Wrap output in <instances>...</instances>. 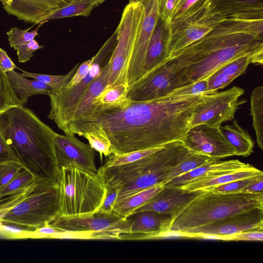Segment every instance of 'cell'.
<instances>
[{
    "label": "cell",
    "mask_w": 263,
    "mask_h": 263,
    "mask_svg": "<svg viewBox=\"0 0 263 263\" xmlns=\"http://www.w3.org/2000/svg\"><path fill=\"white\" fill-rule=\"evenodd\" d=\"M212 94L166 96L119 106L93 104L88 115L68 126L65 134L92 133L107 139L111 154H121L182 141L195 107Z\"/></svg>",
    "instance_id": "1"
},
{
    "label": "cell",
    "mask_w": 263,
    "mask_h": 263,
    "mask_svg": "<svg viewBox=\"0 0 263 263\" xmlns=\"http://www.w3.org/2000/svg\"><path fill=\"white\" fill-rule=\"evenodd\" d=\"M263 53V18L228 17L203 36L181 49L172 59L187 85L208 79L239 57Z\"/></svg>",
    "instance_id": "2"
},
{
    "label": "cell",
    "mask_w": 263,
    "mask_h": 263,
    "mask_svg": "<svg viewBox=\"0 0 263 263\" xmlns=\"http://www.w3.org/2000/svg\"><path fill=\"white\" fill-rule=\"evenodd\" d=\"M0 130L16 161L35 178L57 182L55 133L23 105L0 114Z\"/></svg>",
    "instance_id": "3"
},
{
    "label": "cell",
    "mask_w": 263,
    "mask_h": 263,
    "mask_svg": "<svg viewBox=\"0 0 263 263\" xmlns=\"http://www.w3.org/2000/svg\"><path fill=\"white\" fill-rule=\"evenodd\" d=\"M189 151L181 141L172 142L135 161L110 167L102 165L97 174L106 190H118L115 206L137 192L162 184L170 169Z\"/></svg>",
    "instance_id": "4"
},
{
    "label": "cell",
    "mask_w": 263,
    "mask_h": 263,
    "mask_svg": "<svg viewBox=\"0 0 263 263\" xmlns=\"http://www.w3.org/2000/svg\"><path fill=\"white\" fill-rule=\"evenodd\" d=\"M59 216L57 183L35 178L20 191L0 200V221L35 229Z\"/></svg>",
    "instance_id": "5"
},
{
    "label": "cell",
    "mask_w": 263,
    "mask_h": 263,
    "mask_svg": "<svg viewBox=\"0 0 263 263\" xmlns=\"http://www.w3.org/2000/svg\"><path fill=\"white\" fill-rule=\"evenodd\" d=\"M256 208H263V192L203 191L173 218L166 237Z\"/></svg>",
    "instance_id": "6"
},
{
    "label": "cell",
    "mask_w": 263,
    "mask_h": 263,
    "mask_svg": "<svg viewBox=\"0 0 263 263\" xmlns=\"http://www.w3.org/2000/svg\"><path fill=\"white\" fill-rule=\"evenodd\" d=\"M59 216H72L96 212L105 196V185L97 173L74 167L58 170Z\"/></svg>",
    "instance_id": "7"
},
{
    "label": "cell",
    "mask_w": 263,
    "mask_h": 263,
    "mask_svg": "<svg viewBox=\"0 0 263 263\" xmlns=\"http://www.w3.org/2000/svg\"><path fill=\"white\" fill-rule=\"evenodd\" d=\"M117 33L114 34L93 56V61L87 75L78 84L50 93L51 109L48 118L65 132L71 116L84 91L93 80L100 74L103 67L109 61L117 43Z\"/></svg>",
    "instance_id": "8"
},
{
    "label": "cell",
    "mask_w": 263,
    "mask_h": 263,
    "mask_svg": "<svg viewBox=\"0 0 263 263\" xmlns=\"http://www.w3.org/2000/svg\"><path fill=\"white\" fill-rule=\"evenodd\" d=\"M144 10L141 2L128 3L123 10L116 29L117 43L109 59L107 87L121 84L127 86V70Z\"/></svg>",
    "instance_id": "9"
},
{
    "label": "cell",
    "mask_w": 263,
    "mask_h": 263,
    "mask_svg": "<svg viewBox=\"0 0 263 263\" xmlns=\"http://www.w3.org/2000/svg\"><path fill=\"white\" fill-rule=\"evenodd\" d=\"M225 18L211 10L209 0L194 12L165 25L168 60L203 36Z\"/></svg>",
    "instance_id": "10"
},
{
    "label": "cell",
    "mask_w": 263,
    "mask_h": 263,
    "mask_svg": "<svg viewBox=\"0 0 263 263\" xmlns=\"http://www.w3.org/2000/svg\"><path fill=\"white\" fill-rule=\"evenodd\" d=\"M186 85L172 59H168L146 77L128 87L127 98L133 101H147L167 96Z\"/></svg>",
    "instance_id": "11"
},
{
    "label": "cell",
    "mask_w": 263,
    "mask_h": 263,
    "mask_svg": "<svg viewBox=\"0 0 263 263\" xmlns=\"http://www.w3.org/2000/svg\"><path fill=\"white\" fill-rule=\"evenodd\" d=\"M51 224L63 229L75 231H89L99 234L103 239H119L121 234L129 233L127 218L112 212H98L72 216H58Z\"/></svg>",
    "instance_id": "12"
},
{
    "label": "cell",
    "mask_w": 263,
    "mask_h": 263,
    "mask_svg": "<svg viewBox=\"0 0 263 263\" xmlns=\"http://www.w3.org/2000/svg\"><path fill=\"white\" fill-rule=\"evenodd\" d=\"M244 92L242 88L233 86L212 94L195 107L191 127L201 124L220 127L222 123L232 120L238 107L246 102L239 100Z\"/></svg>",
    "instance_id": "13"
},
{
    "label": "cell",
    "mask_w": 263,
    "mask_h": 263,
    "mask_svg": "<svg viewBox=\"0 0 263 263\" xmlns=\"http://www.w3.org/2000/svg\"><path fill=\"white\" fill-rule=\"evenodd\" d=\"M263 228V208H256L224 218L177 235L186 238H222L244 231Z\"/></svg>",
    "instance_id": "14"
},
{
    "label": "cell",
    "mask_w": 263,
    "mask_h": 263,
    "mask_svg": "<svg viewBox=\"0 0 263 263\" xmlns=\"http://www.w3.org/2000/svg\"><path fill=\"white\" fill-rule=\"evenodd\" d=\"M182 142L189 150L217 160L235 155L220 127L205 124L192 126Z\"/></svg>",
    "instance_id": "15"
},
{
    "label": "cell",
    "mask_w": 263,
    "mask_h": 263,
    "mask_svg": "<svg viewBox=\"0 0 263 263\" xmlns=\"http://www.w3.org/2000/svg\"><path fill=\"white\" fill-rule=\"evenodd\" d=\"M144 14L137 34L127 73L128 87L141 78L147 49L157 22L158 0H142Z\"/></svg>",
    "instance_id": "16"
},
{
    "label": "cell",
    "mask_w": 263,
    "mask_h": 263,
    "mask_svg": "<svg viewBox=\"0 0 263 263\" xmlns=\"http://www.w3.org/2000/svg\"><path fill=\"white\" fill-rule=\"evenodd\" d=\"M53 143L57 166L74 167L97 173L95 150L89 144L78 140L72 133L54 136Z\"/></svg>",
    "instance_id": "17"
},
{
    "label": "cell",
    "mask_w": 263,
    "mask_h": 263,
    "mask_svg": "<svg viewBox=\"0 0 263 263\" xmlns=\"http://www.w3.org/2000/svg\"><path fill=\"white\" fill-rule=\"evenodd\" d=\"M129 233L121 234L119 240L157 239L166 237L173 221L171 215L152 211L133 213L126 217Z\"/></svg>",
    "instance_id": "18"
},
{
    "label": "cell",
    "mask_w": 263,
    "mask_h": 263,
    "mask_svg": "<svg viewBox=\"0 0 263 263\" xmlns=\"http://www.w3.org/2000/svg\"><path fill=\"white\" fill-rule=\"evenodd\" d=\"M203 192L202 190L188 191L180 187L163 186L162 189L154 197L132 214L152 211L170 214L174 218Z\"/></svg>",
    "instance_id": "19"
},
{
    "label": "cell",
    "mask_w": 263,
    "mask_h": 263,
    "mask_svg": "<svg viewBox=\"0 0 263 263\" xmlns=\"http://www.w3.org/2000/svg\"><path fill=\"white\" fill-rule=\"evenodd\" d=\"M72 1L12 0L11 4L5 9L18 20L42 24L48 16Z\"/></svg>",
    "instance_id": "20"
},
{
    "label": "cell",
    "mask_w": 263,
    "mask_h": 263,
    "mask_svg": "<svg viewBox=\"0 0 263 263\" xmlns=\"http://www.w3.org/2000/svg\"><path fill=\"white\" fill-rule=\"evenodd\" d=\"M263 53L249 54L236 58L215 70L208 78L207 92L213 94L227 86L243 73L251 63L262 64Z\"/></svg>",
    "instance_id": "21"
},
{
    "label": "cell",
    "mask_w": 263,
    "mask_h": 263,
    "mask_svg": "<svg viewBox=\"0 0 263 263\" xmlns=\"http://www.w3.org/2000/svg\"><path fill=\"white\" fill-rule=\"evenodd\" d=\"M253 166L238 160H214L204 164L186 173L178 176L163 186L180 187L190 181L200 177H211L246 170Z\"/></svg>",
    "instance_id": "22"
},
{
    "label": "cell",
    "mask_w": 263,
    "mask_h": 263,
    "mask_svg": "<svg viewBox=\"0 0 263 263\" xmlns=\"http://www.w3.org/2000/svg\"><path fill=\"white\" fill-rule=\"evenodd\" d=\"M210 6L224 17L263 18V0H210Z\"/></svg>",
    "instance_id": "23"
},
{
    "label": "cell",
    "mask_w": 263,
    "mask_h": 263,
    "mask_svg": "<svg viewBox=\"0 0 263 263\" xmlns=\"http://www.w3.org/2000/svg\"><path fill=\"white\" fill-rule=\"evenodd\" d=\"M167 41L165 25L159 18L148 44L143 73L139 80L167 61Z\"/></svg>",
    "instance_id": "24"
},
{
    "label": "cell",
    "mask_w": 263,
    "mask_h": 263,
    "mask_svg": "<svg viewBox=\"0 0 263 263\" xmlns=\"http://www.w3.org/2000/svg\"><path fill=\"white\" fill-rule=\"evenodd\" d=\"M109 61L103 67L99 76L91 82L86 88L74 108L67 126L71 122L85 118L93 106V101L108 84Z\"/></svg>",
    "instance_id": "25"
},
{
    "label": "cell",
    "mask_w": 263,
    "mask_h": 263,
    "mask_svg": "<svg viewBox=\"0 0 263 263\" xmlns=\"http://www.w3.org/2000/svg\"><path fill=\"white\" fill-rule=\"evenodd\" d=\"M261 174H263L261 171L253 166L250 168L237 172L215 176L198 178L183 185L180 187L188 191H208L214 187L236 180Z\"/></svg>",
    "instance_id": "26"
},
{
    "label": "cell",
    "mask_w": 263,
    "mask_h": 263,
    "mask_svg": "<svg viewBox=\"0 0 263 263\" xmlns=\"http://www.w3.org/2000/svg\"><path fill=\"white\" fill-rule=\"evenodd\" d=\"M7 75L10 85L23 105L27 102L31 96L37 94L49 96L54 92V89L49 85L33 79L32 80L27 79L22 73L14 70L7 73Z\"/></svg>",
    "instance_id": "27"
},
{
    "label": "cell",
    "mask_w": 263,
    "mask_h": 263,
    "mask_svg": "<svg viewBox=\"0 0 263 263\" xmlns=\"http://www.w3.org/2000/svg\"><path fill=\"white\" fill-rule=\"evenodd\" d=\"M220 128L234 149L235 155L246 157L253 153L254 141L248 132L239 125L236 120L231 125L220 126Z\"/></svg>",
    "instance_id": "28"
},
{
    "label": "cell",
    "mask_w": 263,
    "mask_h": 263,
    "mask_svg": "<svg viewBox=\"0 0 263 263\" xmlns=\"http://www.w3.org/2000/svg\"><path fill=\"white\" fill-rule=\"evenodd\" d=\"M162 188L161 184H158L137 192L115 205L113 212L126 218L134 211L149 201Z\"/></svg>",
    "instance_id": "29"
},
{
    "label": "cell",
    "mask_w": 263,
    "mask_h": 263,
    "mask_svg": "<svg viewBox=\"0 0 263 263\" xmlns=\"http://www.w3.org/2000/svg\"><path fill=\"white\" fill-rule=\"evenodd\" d=\"M104 0H73L48 16L44 22L61 18L75 16H87L91 11Z\"/></svg>",
    "instance_id": "30"
},
{
    "label": "cell",
    "mask_w": 263,
    "mask_h": 263,
    "mask_svg": "<svg viewBox=\"0 0 263 263\" xmlns=\"http://www.w3.org/2000/svg\"><path fill=\"white\" fill-rule=\"evenodd\" d=\"M214 160H217L189 150L180 161L170 169L161 185L163 186L172 179Z\"/></svg>",
    "instance_id": "31"
},
{
    "label": "cell",
    "mask_w": 263,
    "mask_h": 263,
    "mask_svg": "<svg viewBox=\"0 0 263 263\" xmlns=\"http://www.w3.org/2000/svg\"><path fill=\"white\" fill-rule=\"evenodd\" d=\"M251 112L253 126L255 131L258 146L263 149V87L255 88L251 97Z\"/></svg>",
    "instance_id": "32"
},
{
    "label": "cell",
    "mask_w": 263,
    "mask_h": 263,
    "mask_svg": "<svg viewBox=\"0 0 263 263\" xmlns=\"http://www.w3.org/2000/svg\"><path fill=\"white\" fill-rule=\"evenodd\" d=\"M128 86L125 84H118L112 87H106L95 98L93 104L104 107L119 106L128 102L127 98Z\"/></svg>",
    "instance_id": "33"
},
{
    "label": "cell",
    "mask_w": 263,
    "mask_h": 263,
    "mask_svg": "<svg viewBox=\"0 0 263 263\" xmlns=\"http://www.w3.org/2000/svg\"><path fill=\"white\" fill-rule=\"evenodd\" d=\"M79 65V64H77L67 74L61 76L35 73L23 70H21V71L25 77L31 78L45 83L54 89V92H58L67 86L71 80Z\"/></svg>",
    "instance_id": "34"
},
{
    "label": "cell",
    "mask_w": 263,
    "mask_h": 263,
    "mask_svg": "<svg viewBox=\"0 0 263 263\" xmlns=\"http://www.w3.org/2000/svg\"><path fill=\"white\" fill-rule=\"evenodd\" d=\"M23 105L8 80L7 73L0 69V114L8 108Z\"/></svg>",
    "instance_id": "35"
},
{
    "label": "cell",
    "mask_w": 263,
    "mask_h": 263,
    "mask_svg": "<svg viewBox=\"0 0 263 263\" xmlns=\"http://www.w3.org/2000/svg\"><path fill=\"white\" fill-rule=\"evenodd\" d=\"M34 179L30 172L22 167L11 180L0 190V200L20 191Z\"/></svg>",
    "instance_id": "36"
},
{
    "label": "cell",
    "mask_w": 263,
    "mask_h": 263,
    "mask_svg": "<svg viewBox=\"0 0 263 263\" xmlns=\"http://www.w3.org/2000/svg\"><path fill=\"white\" fill-rule=\"evenodd\" d=\"M162 146L133 151L121 154H111L108 156L107 161L103 165L110 167L130 163L158 151Z\"/></svg>",
    "instance_id": "37"
},
{
    "label": "cell",
    "mask_w": 263,
    "mask_h": 263,
    "mask_svg": "<svg viewBox=\"0 0 263 263\" xmlns=\"http://www.w3.org/2000/svg\"><path fill=\"white\" fill-rule=\"evenodd\" d=\"M31 229L11 223L0 221V236L7 239H32Z\"/></svg>",
    "instance_id": "38"
},
{
    "label": "cell",
    "mask_w": 263,
    "mask_h": 263,
    "mask_svg": "<svg viewBox=\"0 0 263 263\" xmlns=\"http://www.w3.org/2000/svg\"><path fill=\"white\" fill-rule=\"evenodd\" d=\"M209 0H177L170 23L194 12Z\"/></svg>",
    "instance_id": "39"
},
{
    "label": "cell",
    "mask_w": 263,
    "mask_h": 263,
    "mask_svg": "<svg viewBox=\"0 0 263 263\" xmlns=\"http://www.w3.org/2000/svg\"><path fill=\"white\" fill-rule=\"evenodd\" d=\"M261 177H263V174L240 179L214 187L208 191L219 193L240 192L244 187Z\"/></svg>",
    "instance_id": "40"
},
{
    "label": "cell",
    "mask_w": 263,
    "mask_h": 263,
    "mask_svg": "<svg viewBox=\"0 0 263 263\" xmlns=\"http://www.w3.org/2000/svg\"><path fill=\"white\" fill-rule=\"evenodd\" d=\"M39 26L34 30L29 31L28 29L24 30L14 27L7 32L10 45L14 48L16 46L25 44L34 39L38 34L37 31Z\"/></svg>",
    "instance_id": "41"
},
{
    "label": "cell",
    "mask_w": 263,
    "mask_h": 263,
    "mask_svg": "<svg viewBox=\"0 0 263 263\" xmlns=\"http://www.w3.org/2000/svg\"><path fill=\"white\" fill-rule=\"evenodd\" d=\"M82 136L87 139L90 146L99 152L101 159L102 155L108 157L111 154V144L106 138L92 133H85Z\"/></svg>",
    "instance_id": "42"
},
{
    "label": "cell",
    "mask_w": 263,
    "mask_h": 263,
    "mask_svg": "<svg viewBox=\"0 0 263 263\" xmlns=\"http://www.w3.org/2000/svg\"><path fill=\"white\" fill-rule=\"evenodd\" d=\"M207 87L208 79H205L177 88L167 96H186L208 93Z\"/></svg>",
    "instance_id": "43"
},
{
    "label": "cell",
    "mask_w": 263,
    "mask_h": 263,
    "mask_svg": "<svg viewBox=\"0 0 263 263\" xmlns=\"http://www.w3.org/2000/svg\"><path fill=\"white\" fill-rule=\"evenodd\" d=\"M43 47V46L40 45L36 40L33 39L25 44L16 46L14 48L17 51L18 62L25 63L33 56V52Z\"/></svg>",
    "instance_id": "44"
},
{
    "label": "cell",
    "mask_w": 263,
    "mask_h": 263,
    "mask_svg": "<svg viewBox=\"0 0 263 263\" xmlns=\"http://www.w3.org/2000/svg\"><path fill=\"white\" fill-rule=\"evenodd\" d=\"M225 241H259L263 240V228L253 229L227 236L221 239Z\"/></svg>",
    "instance_id": "45"
},
{
    "label": "cell",
    "mask_w": 263,
    "mask_h": 263,
    "mask_svg": "<svg viewBox=\"0 0 263 263\" xmlns=\"http://www.w3.org/2000/svg\"><path fill=\"white\" fill-rule=\"evenodd\" d=\"M22 167L16 161L0 165V190L11 180Z\"/></svg>",
    "instance_id": "46"
},
{
    "label": "cell",
    "mask_w": 263,
    "mask_h": 263,
    "mask_svg": "<svg viewBox=\"0 0 263 263\" xmlns=\"http://www.w3.org/2000/svg\"><path fill=\"white\" fill-rule=\"evenodd\" d=\"M93 61V56L89 60L83 62L77 68L71 80L65 88H69L79 83L88 73Z\"/></svg>",
    "instance_id": "47"
},
{
    "label": "cell",
    "mask_w": 263,
    "mask_h": 263,
    "mask_svg": "<svg viewBox=\"0 0 263 263\" xmlns=\"http://www.w3.org/2000/svg\"><path fill=\"white\" fill-rule=\"evenodd\" d=\"M177 0H158L160 18L165 25L169 24Z\"/></svg>",
    "instance_id": "48"
},
{
    "label": "cell",
    "mask_w": 263,
    "mask_h": 263,
    "mask_svg": "<svg viewBox=\"0 0 263 263\" xmlns=\"http://www.w3.org/2000/svg\"><path fill=\"white\" fill-rule=\"evenodd\" d=\"M118 194V190L115 189L106 190L104 200L96 212L105 214L112 213Z\"/></svg>",
    "instance_id": "49"
},
{
    "label": "cell",
    "mask_w": 263,
    "mask_h": 263,
    "mask_svg": "<svg viewBox=\"0 0 263 263\" xmlns=\"http://www.w3.org/2000/svg\"><path fill=\"white\" fill-rule=\"evenodd\" d=\"M15 161L13 154L6 143L0 130V165Z\"/></svg>",
    "instance_id": "50"
},
{
    "label": "cell",
    "mask_w": 263,
    "mask_h": 263,
    "mask_svg": "<svg viewBox=\"0 0 263 263\" xmlns=\"http://www.w3.org/2000/svg\"><path fill=\"white\" fill-rule=\"evenodd\" d=\"M17 69V67L8 56L7 52L0 48V69L7 73Z\"/></svg>",
    "instance_id": "51"
},
{
    "label": "cell",
    "mask_w": 263,
    "mask_h": 263,
    "mask_svg": "<svg viewBox=\"0 0 263 263\" xmlns=\"http://www.w3.org/2000/svg\"><path fill=\"white\" fill-rule=\"evenodd\" d=\"M240 192L259 193L263 192V177L251 183L242 189Z\"/></svg>",
    "instance_id": "52"
},
{
    "label": "cell",
    "mask_w": 263,
    "mask_h": 263,
    "mask_svg": "<svg viewBox=\"0 0 263 263\" xmlns=\"http://www.w3.org/2000/svg\"><path fill=\"white\" fill-rule=\"evenodd\" d=\"M2 2L3 8L5 9L6 8L9 7L12 3V0H0Z\"/></svg>",
    "instance_id": "53"
},
{
    "label": "cell",
    "mask_w": 263,
    "mask_h": 263,
    "mask_svg": "<svg viewBox=\"0 0 263 263\" xmlns=\"http://www.w3.org/2000/svg\"><path fill=\"white\" fill-rule=\"evenodd\" d=\"M142 0H129V3H140Z\"/></svg>",
    "instance_id": "54"
},
{
    "label": "cell",
    "mask_w": 263,
    "mask_h": 263,
    "mask_svg": "<svg viewBox=\"0 0 263 263\" xmlns=\"http://www.w3.org/2000/svg\"><path fill=\"white\" fill-rule=\"evenodd\" d=\"M104 1H105V0H104Z\"/></svg>",
    "instance_id": "55"
}]
</instances>
